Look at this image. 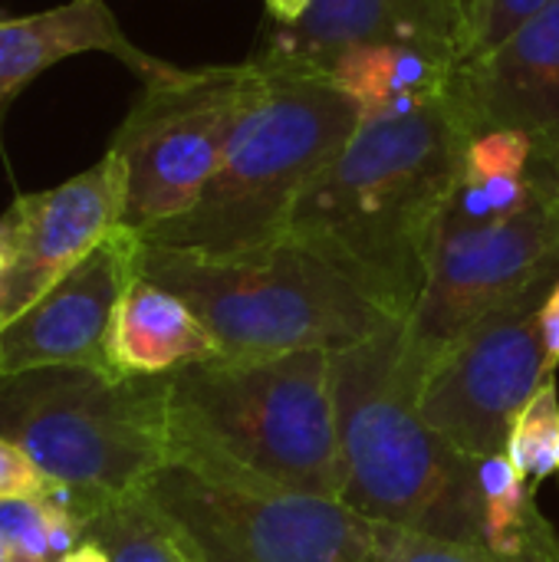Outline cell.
Returning <instances> with one entry per match:
<instances>
[{
    "mask_svg": "<svg viewBox=\"0 0 559 562\" xmlns=\"http://www.w3.org/2000/svg\"><path fill=\"white\" fill-rule=\"evenodd\" d=\"M474 138L455 92L385 119H366L306 184L283 240L329 260L389 313L409 316L432 244Z\"/></svg>",
    "mask_w": 559,
    "mask_h": 562,
    "instance_id": "6da1fadb",
    "label": "cell"
},
{
    "mask_svg": "<svg viewBox=\"0 0 559 562\" xmlns=\"http://www.w3.org/2000/svg\"><path fill=\"white\" fill-rule=\"evenodd\" d=\"M329 356H217L171 372V461L237 484L339 501L343 451Z\"/></svg>",
    "mask_w": 559,
    "mask_h": 562,
    "instance_id": "7a4b0ae2",
    "label": "cell"
},
{
    "mask_svg": "<svg viewBox=\"0 0 559 562\" xmlns=\"http://www.w3.org/2000/svg\"><path fill=\"white\" fill-rule=\"evenodd\" d=\"M260 82L198 204L148 231L152 247L204 257L257 254L283 240L306 184L362 125L359 105L320 69L257 56Z\"/></svg>",
    "mask_w": 559,
    "mask_h": 562,
    "instance_id": "3957f363",
    "label": "cell"
},
{
    "mask_svg": "<svg viewBox=\"0 0 559 562\" xmlns=\"http://www.w3.org/2000/svg\"><path fill=\"white\" fill-rule=\"evenodd\" d=\"M402 323L333 352L343 451V504L366 520L458 543L478 458L422 418V375L409 366Z\"/></svg>",
    "mask_w": 559,
    "mask_h": 562,
    "instance_id": "277c9868",
    "label": "cell"
},
{
    "mask_svg": "<svg viewBox=\"0 0 559 562\" xmlns=\"http://www.w3.org/2000/svg\"><path fill=\"white\" fill-rule=\"evenodd\" d=\"M138 273L181 296L224 359L339 352L402 319L329 260L290 240L241 257H204L142 240Z\"/></svg>",
    "mask_w": 559,
    "mask_h": 562,
    "instance_id": "5b68a950",
    "label": "cell"
},
{
    "mask_svg": "<svg viewBox=\"0 0 559 562\" xmlns=\"http://www.w3.org/2000/svg\"><path fill=\"white\" fill-rule=\"evenodd\" d=\"M0 438L72 494V510L138 494L171 461L168 375L49 366L0 375Z\"/></svg>",
    "mask_w": 559,
    "mask_h": 562,
    "instance_id": "8992f818",
    "label": "cell"
},
{
    "mask_svg": "<svg viewBox=\"0 0 559 562\" xmlns=\"http://www.w3.org/2000/svg\"><path fill=\"white\" fill-rule=\"evenodd\" d=\"M260 72L250 56L227 66H171L165 76L142 82L109 145L125 165V227L145 237L198 204L224 161Z\"/></svg>",
    "mask_w": 559,
    "mask_h": 562,
    "instance_id": "52a82bcc",
    "label": "cell"
},
{
    "mask_svg": "<svg viewBox=\"0 0 559 562\" xmlns=\"http://www.w3.org/2000/svg\"><path fill=\"white\" fill-rule=\"evenodd\" d=\"M138 494L194 562H372L376 520L343 501L237 484L178 461Z\"/></svg>",
    "mask_w": 559,
    "mask_h": 562,
    "instance_id": "ba28073f",
    "label": "cell"
},
{
    "mask_svg": "<svg viewBox=\"0 0 559 562\" xmlns=\"http://www.w3.org/2000/svg\"><path fill=\"white\" fill-rule=\"evenodd\" d=\"M530 204L497 224L441 217L425 286L402 323L409 366L428 382L448 346L481 316L559 277V184L534 165Z\"/></svg>",
    "mask_w": 559,
    "mask_h": 562,
    "instance_id": "9c48e42d",
    "label": "cell"
},
{
    "mask_svg": "<svg viewBox=\"0 0 559 562\" xmlns=\"http://www.w3.org/2000/svg\"><path fill=\"white\" fill-rule=\"evenodd\" d=\"M557 280H540L481 316L432 369L422 389V418L468 458L507 454L517 415L554 379L540 306Z\"/></svg>",
    "mask_w": 559,
    "mask_h": 562,
    "instance_id": "30bf717a",
    "label": "cell"
},
{
    "mask_svg": "<svg viewBox=\"0 0 559 562\" xmlns=\"http://www.w3.org/2000/svg\"><path fill=\"white\" fill-rule=\"evenodd\" d=\"M125 221V165L105 151L46 191L16 194L0 217V329L46 296Z\"/></svg>",
    "mask_w": 559,
    "mask_h": 562,
    "instance_id": "8fae6325",
    "label": "cell"
},
{
    "mask_svg": "<svg viewBox=\"0 0 559 562\" xmlns=\"http://www.w3.org/2000/svg\"><path fill=\"white\" fill-rule=\"evenodd\" d=\"M138 260L142 237L125 224L115 227L46 296L0 329V375H20L49 366L112 372V323L125 290L138 277Z\"/></svg>",
    "mask_w": 559,
    "mask_h": 562,
    "instance_id": "7c38bea8",
    "label": "cell"
},
{
    "mask_svg": "<svg viewBox=\"0 0 559 562\" xmlns=\"http://www.w3.org/2000/svg\"><path fill=\"white\" fill-rule=\"evenodd\" d=\"M474 135L517 128L537 151L559 138V0L497 49L458 66L451 86Z\"/></svg>",
    "mask_w": 559,
    "mask_h": 562,
    "instance_id": "4fadbf2b",
    "label": "cell"
},
{
    "mask_svg": "<svg viewBox=\"0 0 559 562\" xmlns=\"http://www.w3.org/2000/svg\"><path fill=\"white\" fill-rule=\"evenodd\" d=\"M471 0H313L293 26H273L257 56L320 69L359 43H422L461 66Z\"/></svg>",
    "mask_w": 559,
    "mask_h": 562,
    "instance_id": "5bb4252c",
    "label": "cell"
},
{
    "mask_svg": "<svg viewBox=\"0 0 559 562\" xmlns=\"http://www.w3.org/2000/svg\"><path fill=\"white\" fill-rule=\"evenodd\" d=\"M79 53H109L142 82L158 79L175 66L138 49L105 0H69L26 16H0V128L10 102L36 76Z\"/></svg>",
    "mask_w": 559,
    "mask_h": 562,
    "instance_id": "9a60e30c",
    "label": "cell"
},
{
    "mask_svg": "<svg viewBox=\"0 0 559 562\" xmlns=\"http://www.w3.org/2000/svg\"><path fill=\"white\" fill-rule=\"evenodd\" d=\"M217 356L214 336L181 296L142 273L132 280L109 339V366L115 375H171Z\"/></svg>",
    "mask_w": 559,
    "mask_h": 562,
    "instance_id": "2e32d148",
    "label": "cell"
},
{
    "mask_svg": "<svg viewBox=\"0 0 559 562\" xmlns=\"http://www.w3.org/2000/svg\"><path fill=\"white\" fill-rule=\"evenodd\" d=\"M458 59L422 43H359L339 53L326 76L356 105L362 122L422 109L451 92Z\"/></svg>",
    "mask_w": 559,
    "mask_h": 562,
    "instance_id": "e0dca14e",
    "label": "cell"
},
{
    "mask_svg": "<svg viewBox=\"0 0 559 562\" xmlns=\"http://www.w3.org/2000/svg\"><path fill=\"white\" fill-rule=\"evenodd\" d=\"M82 524V543H96L109 562H194L142 494L102 501L86 510Z\"/></svg>",
    "mask_w": 559,
    "mask_h": 562,
    "instance_id": "ac0fdd59",
    "label": "cell"
},
{
    "mask_svg": "<svg viewBox=\"0 0 559 562\" xmlns=\"http://www.w3.org/2000/svg\"><path fill=\"white\" fill-rule=\"evenodd\" d=\"M507 461L534 491L559 477V389L547 379L511 428Z\"/></svg>",
    "mask_w": 559,
    "mask_h": 562,
    "instance_id": "d6986e66",
    "label": "cell"
},
{
    "mask_svg": "<svg viewBox=\"0 0 559 562\" xmlns=\"http://www.w3.org/2000/svg\"><path fill=\"white\" fill-rule=\"evenodd\" d=\"M537 158V142L517 128H488L468 142L465 171L468 181H501V178H530Z\"/></svg>",
    "mask_w": 559,
    "mask_h": 562,
    "instance_id": "ffe728a7",
    "label": "cell"
},
{
    "mask_svg": "<svg viewBox=\"0 0 559 562\" xmlns=\"http://www.w3.org/2000/svg\"><path fill=\"white\" fill-rule=\"evenodd\" d=\"M554 0H471L468 3V26L461 43V63L497 49L511 40L524 23L544 13Z\"/></svg>",
    "mask_w": 559,
    "mask_h": 562,
    "instance_id": "44dd1931",
    "label": "cell"
},
{
    "mask_svg": "<svg viewBox=\"0 0 559 562\" xmlns=\"http://www.w3.org/2000/svg\"><path fill=\"white\" fill-rule=\"evenodd\" d=\"M372 562H481L471 557L468 550L415 533V530H402L392 524H376V540H372Z\"/></svg>",
    "mask_w": 559,
    "mask_h": 562,
    "instance_id": "7402d4cb",
    "label": "cell"
},
{
    "mask_svg": "<svg viewBox=\"0 0 559 562\" xmlns=\"http://www.w3.org/2000/svg\"><path fill=\"white\" fill-rule=\"evenodd\" d=\"M0 497H33V501H63L72 504V494L49 481L16 445L0 438Z\"/></svg>",
    "mask_w": 559,
    "mask_h": 562,
    "instance_id": "603a6c76",
    "label": "cell"
},
{
    "mask_svg": "<svg viewBox=\"0 0 559 562\" xmlns=\"http://www.w3.org/2000/svg\"><path fill=\"white\" fill-rule=\"evenodd\" d=\"M540 326H544V346H547V359L550 369H559V280L554 290L547 293L544 306H540Z\"/></svg>",
    "mask_w": 559,
    "mask_h": 562,
    "instance_id": "cb8c5ba5",
    "label": "cell"
},
{
    "mask_svg": "<svg viewBox=\"0 0 559 562\" xmlns=\"http://www.w3.org/2000/svg\"><path fill=\"white\" fill-rule=\"evenodd\" d=\"M313 7V0H264V10L270 13V20L277 26H293L297 20H303V13Z\"/></svg>",
    "mask_w": 559,
    "mask_h": 562,
    "instance_id": "d4e9b609",
    "label": "cell"
},
{
    "mask_svg": "<svg viewBox=\"0 0 559 562\" xmlns=\"http://www.w3.org/2000/svg\"><path fill=\"white\" fill-rule=\"evenodd\" d=\"M534 165L537 168H544L547 175H554V181L559 184V138L550 145V148H544V151H537V158H534Z\"/></svg>",
    "mask_w": 559,
    "mask_h": 562,
    "instance_id": "484cf974",
    "label": "cell"
},
{
    "mask_svg": "<svg viewBox=\"0 0 559 562\" xmlns=\"http://www.w3.org/2000/svg\"><path fill=\"white\" fill-rule=\"evenodd\" d=\"M59 562H109V557L96 543H82V547H76L69 557H63Z\"/></svg>",
    "mask_w": 559,
    "mask_h": 562,
    "instance_id": "4316f807",
    "label": "cell"
},
{
    "mask_svg": "<svg viewBox=\"0 0 559 562\" xmlns=\"http://www.w3.org/2000/svg\"><path fill=\"white\" fill-rule=\"evenodd\" d=\"M0 562H36V560H30V557H23V553H16L3 537H0Z\"/></svg>",
    "mask_w": 559,
    "mask_h": 562,
    "instance_id": "83f0119b",
    "label": "cell"
},
{
    "mask_svg": "<svg viewBox=\"0 0 559 562\" xmlns=\"http://www.w3.org/2000/svg\"><path fill=\"white\" fill-rule=\"evenodd\" d=\"M0 267H3V237H0Z\"/></svg>",
    "mask_w": 559,
    "mask_h": 562,
    "instance_id": "f1b7e54d",
    "label": "cell"
}]
</instances>
